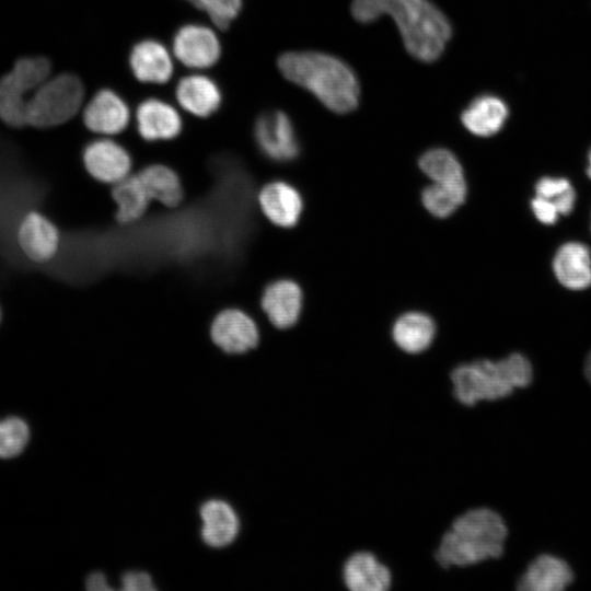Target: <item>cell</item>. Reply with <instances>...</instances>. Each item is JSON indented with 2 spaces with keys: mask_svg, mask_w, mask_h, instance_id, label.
Instances as JSON below:
<instances>
[{
  "mask_svg": "<svg viewBox=\"0 0 591 591\" xmlns=\"http://www.w3.org/2000/svg\"><path fill=\"white\" fill-rule=\"evenodd\" d=\"M258 204L265 217L281 228L293 227L303 209L300 193L282 181L266 184L258 194Z\"/></svg>",
  "mask_w": 591,
  "mask_h": 591,
  "instance_id": "2e32d148",
  "label": "cell"
},
{
  "mask_svg": "<svg viewBox=\"0 0 591 591\" xmlns=\"http://www.w3.org/2000/svg\"><path fill=\"white\" fill-rule=\"evenodd\" d=\"M419 166L432 183L467 190L462 165L451 151L443 148L428 150L419 159Z\"/></svg>",
  "mask_w": 591,
  "mask_h": 591,
  "instance_id": "d4e9b609",
  "label": "cell"
},
{
  "mask_svg": "<svg viewBox=\"0 0 591 591\" xmlns=\"http://www.w3.org/2000/svg\"><path fill=\"white\" fill-rule=\"evenodd\" d=\"M254 137L258 149L274 161H291L299 154L294 127L281 111L260 114L254 125Z\"/></svg>",
  "mask_w": 591,
  "mask_h": 591,
  "instance_id": "ba28073f",
  "label": "cell"
},
{
  "mask_svg": "<svg viewBox=\"0 0 591 591\" xmlns=\"http://www.w3.org/2000/svg\"><path fill=\"white\" fill-rule=\"evenodd\" d=\"M82 158L86 172L97 182L115 185L130 175V154L112 139L91 141L85 146Z\"/></svg>",
  "mask_w": 591,
  "mask_h": 591,
  "instance_id": "30bf717a",
  "label": "cell"
},
{
  "mask_svg": "<svg viewBox=\"0 0 591 591\" xmlns=\"http://www.w3.org/2000/svg\"><path fill=\"white\" fill-rule=\"evenodd\" d=\"M86 589L90 591H107L112 588L107 584L106 578L102 572H93L86 579Z\"/></svg>",
  "mask_w": 591,
  "mask_h": 591,
  "instance_id": "d6a6232c",
  "label": "cell"
},
{
  "mask_svg": "<svg viewBox=\"0 0 591 591\" xmlns=\"http://www.w3.org/2000/svg\"><path fill=\"white\" fill-rule=\"evenodd\" d=\"M532 366L521 354L494 361L479 359L456 366L450 373L451 393L461 405L472 407L483 401H497L532 380Z\"/></svg>",
  "mask_w": 591,
  "mask_h": 591,
  "instance_id": "277c9868",
  "label": "cell"
},
{
  "mask_svg": "<svg viewBox=\"0 0 591 591\" xmlns=\"http://www.w3.org/2000/svg\"><path fill=\"white\" fill-rule=\"evenodd\" d=\"M202 520L201 537L212 547H223L232 543L240 529V522L232 507L222 500H209L200 508Z\"/></svg>",
  "mask_w": 591,
  "mask_h": 591,
  "instance_id": "7402d4cb",
  "label": "cell"
},
{
  "mask_svg": "<svg viewBox=\"0 0 591 591\" xmlns=\"http://www.w3.org/2000/svg\"><path fill=\"white\" fill-rule=\"evenodd\" d=\"M583 369H584L586 378L589 381V383L591 384V351L589 352V355L586 358Z\"/></svg>",
  "mask_w": 591,
  "mask_h": 591,
  "instance_id": "836d02e7",
  "label": "cell"
},
{
  "mask_svg": "<svg viewBox=\"0 0 591 591\" xmlns=\"http://www.w3.org/2000/svg\"><path fill=\"white\" fill-rule=\"evenodd\" d=\"M340 579L349 591H389L393 573L374 553L358 549L345 558L340 567Z\"/></svg>",
  "mask_w": 591,
  "mask_h": 591,
  "instance_id": "8fae6325",
  "label": "cell"
},
{
  "mask_svg": "<svg viewBox=\"0 0 591 591\" xmlns=\"http://www.w3.org/2000/svg\"><path fill=\"white\" fill-rule=\"evenodd\" d=\"M281 74L316 96L328 109L345 114L359 102V82L339 58L320 51H289L277 61Z\"/></svg>",
  "mask_w": 591,
  "mask_h": 591,
  "instance_id": "3957f363",
  "label": "cell"
},
{
  "mask_svg": "<svg viewBox=\"0 0 591 591\" xmlns=\"http://www.w3.org/2000/svg\"><path fill=\"white\" fill-rule=\"evenodd\" d=\"M112 197L116 204V219L124 224L142 218L151 201L138 174L129 175L113 185Z\"/></svg>",
  "mask_w": 591,
  "mask_h": 591,
  "instance_id": "cb8c5ba5",
  "label": "cell"
},
{
  "mask_svg": "<svg viewBox=\"0 0 591 591\" xmlns=\"http://www.w3.org/2000/svg\"><path fill=\"white\" fill-rule=\"evenodd\" d=\"M125 591H151L155 590L151 577L142 571H129L121 578Z\"/></svg>",
  "mask_w": 591,
  "mask_h": 591,
  "instance_id": "1f68e13d",
  "label": "cell"
},
{
  "mask_svg": "<svg viewBox=\"0 0 591 591\" xmlns=\"http://www.w3.org/2000/svg\"><path fill=\"white\" fill-rule=\"evenodd\" d=\"M572 581L569 566L560 558L541 555L535 558L518 581L524 591H560Z\"/></svg>",
  "mask_w": 591,
  "mask_h": 591,
  "instance_id": "44dd1931",
  "label": "cell"
},
{
  "mask_svg": "<svg viewBox=\"0 0 591 591\" xmlns=\"http://www.w3.org/2000/svg\"><path fill=\"white\" fill-rule=\"evenodd\" d=\"M129 66L137 80L164 84L173 74V62L166 47L155 39L138 42L129 54Z\"/></svg>",
  "mask_w": 591,
  "mask_h": 591,
  "instance_id": "e0dca14e",
  "label": "cell"
},
{
  "mask_svg": "<svg viewBox=\"0 0 591 591\" xmlns=\"http://www.w3.org/2000/svg\"><path fill=\"white\" fill-rule=\"evenodd\" d=\"M212 341L229 354H242L257 346L259 332L254 320L239 309H227L213 318Z\"/></svg>",
  "mask_w": 591,
  "mask_h": 591,
  "instance_id": "7c38bea8",
  "label": "cell"
},
{
  "mask_svg": "<svg viewBox=\"0 0 591 591\" xmlns=\"http://www.w3.org/2000/svg\"><path fill=\"white\" fill-rule=\"evenodd\" d=\"M587 174H588V176L591 178V151L589 152V155H588Z\"/></svg>",
  "mask_w": 591,
  "mask_h": 591,
  "instance_id": "e575fe53",
  "label": "cell"
},
{
  "mask_svg": "<svg viewBox=\"0 0 591 591\" xmlns=\"http://www.w3.org/2000/svg\"><path fill=\"white\" fill-rule=\"evenodd\" d=\"M30 438L26 422L19 417L0 420V457L11 459L19 455Z\"/></svg>",
  "mask_w": 591,
  "mask_h": 591,
  "instance_id": "f1b7e54d",
  "label": "cell"
},
{
  "mask_svg": "<svg viewBox=\"0 0 591 591\" xmlns=\"http://www.w3.org/2000/svg\"><path fill=\"white\" fill-rule=\"evenodd\" d=\"M130 119L129 107L113 90L97 91L83 111V123L92 132L112 136L121 132Z\"/></svg>",
  "mask_w": 591,
  "mask_h": 591,
  "instance_id": "4fadbf2b",
  "label": "cell"
},
{
  "mask_svg": "<svg viewBox=\"0 0 591 591\" xmlns=\"http://www.w3.org/2000/svg\"><path fill=\"white\" fill-rule=\"evenodd\" d=\"M175 57L186 67L206 69L221 56V45L216 33L201 24H185L173 37Z\"/></svg>",
  "mask_w": 591,
  "mask_h": 591,
  "instance_id": "9c48e42d",
  "label": "cell"
},
{
  "mask_svg": "<svg viewBox=\"0 0 591 591\" xmlns=\"http://www.w3.org/2000/svg\"><path fill=\"white\" fill-rule=\"evenodd\" d=\"M436 335L431 317L421 312H408L399 316L392 328L396 346L404 352L416 355L428 349Z\"/></svg>",
  "mask_w": 591,
  "mask_h": 591,
  "instance_id": "603a6c76",
  "label": "cell"
},
{
  "mask_svg": "<svg viewBox=\"0 0 591 591\" xmlns=\"http://www.w3.org/2000/svg\"><path fill=\"white\" fill-rule=\"evenodd\" d=\"M302 301L299 285L289 279H280L265 288L260 304L270 323L277 328L285 329L298 322Z\"/></svg>",
  "mask_w": 591,
  "mask_h": 591,
  "instance_id": "5bb4252c",
  "label": "cell"
},
{
  "mask_svg": "<svg viewBox=\"0 0 591 591\" xmlns=\"http://www.w3.org/2000/svg\"><path fill=\"white\" fill-rule=\"evenodd\" d=\"M553 270L561 286L583 290L591 286V254L579 242L563 244L553 258Z\"/></svg>",
  "mask_w": 591,
  "mask_h": 591,
  "instance_id": "d6986e66",
  "label": "cell"
},
{
  "mask_svg": "<svg viewBox=\"0 0 591 591\" xmlns=\"http://www.w3.org/2000/svg\"><path fill=\"white\" fill-rule=\"evenodd\" d=\"M15 240L22 255L32 264L44 265L53 260L60 247V232L46 215L30 210L21 218Z\"/></svg>",
  "mask_w": 591,
  "mask_h": 591,
  "instance_id": "52a82bcc",
  "label": "cell"
},
{
  "mask_svg": "<svg viewBox=\"0 0 591 591\" xmlns=\"http://www.w3.org/2000/svg\"><path fill=\"white\" fill-rule=\"evenodd\" d=\"M84 97L81 80L71 73L48 78L32 95L27 106V126L57 127L80 111Z\"/></svg>",
  "mask_w": 591,
  "mask_h": 591,
  "instance_id": "5b68a950",
  "label": "cell"
},
{
  "mask_svg": "<svg viewBox=\"0 0 591 591\" xmlns=\"http://www.w3.org/2000/svg\"><path fill=\"white\" fill-rule=\"evenodd\" d=\"M2 320V311H1V306H0V322Z\"/></svg>",
  "mask_w": 591,
  "mask_h": 591,
  "instance_id": "d590c367",
  "label": "cell"
},
{
  "mask_svg": "<svg viewBox=\"0 0 591 591\" xmlns=\"http://www.w3.org/2000/svg\"><path fill=\"white\" fill-rule=\"evenodd\" d=\"M175 96L186 112L202 118L216 113L222 103L218 84L202 74L182 78L176 84Z\"/></svg>",
  "mask_w": 591,
  "mask_h": 591,
  "instance_id": "ac0fdd59",
  "label": "cell"
},
{
  "mask_svg": "<svg viewBox=\"0 0 591 591\" xmlns=\"http://www.w3.org/2000/svg\"><path fill=\"white\" fill-rule=\"evenodd\" d=\"M149 197L166 207H175L183 199L178 175L169 166L152 164L138 173Z\"/></svg>",
  "mask_w": 591,
  "mask_h": 591,
  "instance_id": "484cf974",
  "label": "cell"
},
{
  "mask_svg": "<svg viewBox=\"0 0 591 591\" xmlns=\"http://www.w3.org/2000/svg\"><path fill=\"white\" fill-rule=\"evenodd\" d=\"M205 12L221 30L230 26L242 9V0H186Z\"/></svg>",
  "mask_w": 591,
  "mask_h": 591,
  "instance_id": "f546056e",
  "label": "cell"
},
{
  "mask_svg": "<svg viewBox=\"0 0 591 591\" xmlns=\"http://www.w3.org/2000/svg\"><path fill=\"white\" fill-rule=\"evenodd\" d=\"M508 534L499 513L478 507L456 515L442 532L433 560L443 570L477 565L502 555Z\"/></svg>",
  "mask_w": 591,
  "mask_h": 591,
  "instance_id": "7a4b0ae2",
  "label": "cell"
},
{
  "mask_svg": "<svg viewBox=\"0 0 591 591\" xmlns=\"http://www.w3.org/2000/svg\"><path fill=\"white\" fill-rule=\"evenodd\" d=\"M531 208L535 218L544 224H554L560 216L556 206L548 199L535 196L531 200Z\"/></svg>",
  "mask_w": 591,
  "mask_h": 591,
  "instance_id": "4dcf8cb0",
  "label": "cell"
},
{
  "mask_svg": "<svg viewBox=\"0 0 591 591\" xmlns=\"http://www.w3.org/2000/svg\"><path fill=\"white\" fill-rule=\"evenodd\" d=\"M508 115V106L501 99L484 94L467 105L461 115V120L471 134L489 137L503 127Z\"/></svg>",
  "mask_w": 591,
  "mask_h": 591,
  "instance_id": "ffe728a7",
  "label": "cell"
},
{
  "mask_svg": "<svg viewBox=\"0 0 591 591\" xmlns=\"http://www.w3.org/2000/svg\"><path fill=\"white\" fill-rule=\"evenodd\" d=\"M535 196L551 200L560 215H569L576 201L575 189L564 177H542L535 185Z\"/></svg>",
  "mask_w": 591,
  "mask_h": 591,
  "instance_id": "83f0119b",
  "label": "cell"
},
{
  "mask_svg": "<svg viewBox=\"0 0 591 591\" xmlns=\"http://www.w3.org/2000/svg\"><path fill=\"white\" fill-rule=\"evenodd\" d=\"M45 57H24L0 79V119L10 127L27 126V106L33 93L50 77Z\"/></svg>",
  "mask_w": 591,
  "mask_h": 591,
  "instance_id": "8992f818",
  "label": "cell"
},
{
  "mask_svg": "<svg viewBox=\"0 0 591 591\" xmlns=\"http://www.w3.org/2000/svg\"><path fill=\"white\" fill-rule=\"evenodd\" d=\"M351 13L362 23L390 15L409 54L427 62L442 54L452 33L445 15L429 0H354Z\"/></svg>",
  "mask_w": 591,
  "mask_h": 591,
  "instance_id": "6da1fadb",
  "label": "cell"
},
{
  "mask_svg": "<svg viewBox=\"0 0 591 591\" xmlns=\"http://www.w3.org/2000/svg\"><path fill=\"white\" fill-rule=\"evenodd\" d=\"M137 129L147 141L170 140L182 130V118L169 103L159 99L142 101L136 113Z\"/></svg>",
  "mask_w": 591,
  "mask_h": 591,
  "instance_id": "9a60e30c",
  "label": "cell"
},
{
  "mask_svg": "<svg viewBox=\"0 0 591 591\" xmlns=\"http://www.w3.org/2000/svg\"><path fill=\"white\" fill-rule=\"evenodd\" d=\"M466 195L467 190L431 183L424 188L421 201L431 215L445 218L464 202Z\"/></svg>",
  "mask_w": 591,
  "mask_h": 591,
  "instance_id": "4316f807",
  "label": "cell"
}]
</instances>
